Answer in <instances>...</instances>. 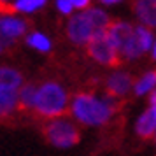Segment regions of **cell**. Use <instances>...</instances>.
<instances>
[{"label": "cell", "mask_w": 156, "mask_h": 156, "mask_svg": "<svg viewBox=\"0 0 156 156\" xmlns=\"http://www.w3.org/2000/svg\"><path fill=\"white\" fill-rule=\"evenodd\" d=\"M0 2H4V4H9V0H0Z\"/></svg>", "instance_id": "obj_25"}, {"label": "cell", "mask_w": 156, "mask_h": 156, "mask_svg": "<svg viewBox=\"0 0 156 156\" xmlns=\"http://www.w3.org/2000/svg\"><path fill=\"white\" fill-rule=\"evenodd\" d=\"M135 34H137V39H139V44L144 53H147L151 48H153V34L149 32V28L146 27H137L135 28Z\"/></svg>", "instance_id": "obj_17"}, {"label": "cell", "mask_w": 156, "mask_h": 156, "mask_svg": "<svg viewBox=\"0 0 156 156\" xmlns=\"http://www.w3.org/2000/svg\"><path fill=\"white\" fill-rule=\"evenodd\" d=\"M27 42H28V46H32L34 49L42 51V53H48V51L51 49L49 39L46 35H42V34H39V32H35V34H32V35L27 37Z\"/></svg>", "instance_id": "obj_16"}, {"label": "cell", "mask_w": 156, "mask_h": 156, "mask_svg": "<svg viewBox=\"0 0 156 156\" xmlns=\"http://www.w3.org/2000/svg\"><path fill=\"white\" fill-rule=\"evenodd\" d=\"M153 60H156V42L153 44Z\"/></svg>", "instance_id": "obj_23"}, {"label": "cell", "mask_w": 156, "mask_h": 156, "mask_svg": "<svg viewBox=\"0 0 156 156\" xmlns=\"http://www.w3.org/2000/svg\"><path fill=\"white\" fill-rule=\"evenodd\" d=\"M149 105L156 107V90H153V91H151V97H149Z\"/></svg>", "instance_id": "obj_21"}, {"label": "cell", "mask_w": 156, "mask_h": 156, "mask_svg": "<svg viewBox=\"0 0 156 156\" xmlns=\"http://www.w3.org/2000/svg\"><path fill=\"white\" fill-rule=\"evenodd\" d=\"M67 35H69V39L72 42L77 44V46H84V44H88L91 41V37L95 35V28H93L86 11L70 18V21L67 25Z\"/></svg>", "instance_id": "obj_5"}, {"label": "cell", "mask_w": 156, "mask_h": 156, "mask_svg": "<svg viewBox=\"0 0 156 156\" xmlns=\"http://www.w3.org/2000/svg\"><path fill=\"white\" fill-rule=\"evenodd\" d=\"M133 84V79L128 72H116L109 76L105 81V97L111 98H123Z\"/></svg>", "instance_id": "obj_7"}, {"label": "cell", "mask_w": 156, "mask_h": 156, "mask_svg": "<svg viewBox=\"0 0 156 156\" xmlns=\"http://www.w3.org/2000/svg\"><path fill=\"white\" fill-rule=\"evenodd\" d=\"M137 18L147 27H156V0H133Z\"/></svg>", "instance_id": "obj_10"}, {"label": "cell", "mask_w": 156, "mask_h": 156, "mask_svg": "<svg viewBox=\"0 0 156 156\" xmlns=\"http://www.w3.org/2000/svg\"><path fill=\"white\" fill-rule=\"evenodd\" d=\"M23 84V74L11 67H0V88L18 90Z\"/></svg>", "instance_id": "obj_13"}, {"label": "cell", "mask_w": 156, "mask_h": 156, "mask_svg": "<svg viewBox=\"0 0 156 156\" xmlns=\"http://www.w3.org/2000/svg\"><path fill=\"white\" fill-rule=\"evenodd\" d=\"M154 86H156V70H149L135 83L133 91H135V95L140 97V95H146L147 91H151Z\"/></svg>", "instance_id": "obj_15"}, {"label": "cell", "mask_w": 156, "mask_h": 156, "mask_svg": "<svg viewBox=\"0 0 156 156\" xmlns=\"http://www.w3.org/2000/svg\"><path fill=\"white\" fill-rule=\"evenodd\" d=\"M0 123H5V119H4V116H2V112H0Z\"/></svg>", "instance_id": "obj_24"}, {"label": "cell", "mask_w": 156, "mask_h": 156, "mask_svg": "<svg viewBox=\"0 0 156 156\" xmlns=\"http://www.w3.org/2000/svg\"><path fill=\"white\" fill-rule=\"evenodd\" d=\"M37 90L35 83H27L18 91V112H34Z\"/></svg>", "instance_id": "obj_11"}, {"label": "cell", "mask_w": 156, "mask_h": 156, "mask_svg": "<svg viewBox=\"0 0 156 156\" xmlns=\"http://www.w3.org/2000/svg\"><path fill=\"white\" fill-rule=\"evenodd\" d=\"M0 51H2V46H0Z\"/></svg>", "instance_id": "obj_27"}, {"label": "cell", "mask_w": 156, "mask_h": 156, "mask_svg": "<svg viewBox=\"0 0 156 156\" xmlns=\"http://www.w3.org/2000/svg\"><path fill=\"white\" fill-rule=\"evenodd\" d=\"M18 111V90H4L0 88V112L5 123L11 121L12 114Z\"/></svg>", "instance_id": "obj_12"}, {"label": "cell", "mask_w": 156, "mask_h": 156, "mask_svg": "<svg viewBox=\"0 0 156 156\" xmlns=\"http://www.w3.org/2000/svg\"><path fill=\"white\" fill-rule=\"evenodd\" d=\"M86 53L97 63L105 65V67H119L121 62H123L119 51L116 49V46L107 35V30L95 34L91 37V41L86 44Z\"/></svg>", "instance_id": "obj_4"}, {"label": "cell", "mask_w": 156, "mask_h": 156, "mask_svg": "<svg viewBox=\"0 0 156 156\" xmlns=\"http://www.w3.org/2000/svg\"><path fill=\"white\" fill-rule=\"evenodd\" d=\"M41 133L55 147H72L81 140V130L76 126V123L65 118H55L48 119L41 126Z\"/></svg>", "instance_id": "obj_3"}, {"label": "cell", "mask_w": 156, "mask_h": 156, "mask_svg": "<svg viewBox=\"0 0 156 156\" xmlns=\"http://www.w3.org/2000/svg\"><path fill=\"white\" fill-rule=\"evenodd\" d=\"M46 4V0H16L14 7L16 11H21V12H34L39 7H42Z\"/></svg>", "instance_id": "obj_18"}, {"label": "cell", "mask_w": 156, "mask_h": 156, "mask_svg": "<svg viewBox=\"0 0 156 156\" xmlns=\"http://www.w3.org/2000/svg\"><path fill=\"white\" fill-rule=\"evenodd\" d=\"M72 4V7H77V9H86L90 5V0H69Z\"/></svg>", "instance_id": "obj_20"}, {"label": "cell", "mask_w": 156, "mask_h": 156, "mask_svg": "<svg viewBox=\"0 0 156 156\" xmlns=\"http://www.w3.org/2000/svg\"><path fill=\"white\" fill-rule=\"evenodd\" d=\"M69 112V95L60 83L48 81L39 86L34 114L39 119H55Z\"/></svg>", "instance_id": "obj_1"}, {"label": "cell", "mask_w": 156, "mask_h": 156, "mask_svg": "<svg viewBox=\"0 0 156 156\" xmlns=\"http://www.w3.org/2000/svg\"><path fill=\"white\" fill-rule=\"evenodd\" d=\"M28 21L20 20V18H12V16H0V34L9 37V39H18L21 37L27 28H28Z\"/></svg>", "instance_id": "obj_9"}, {"label": "cell", "mask_w": 156, "mask_h": 156, "mask_svg": "<svg viewBox=\"0 0 156 156\" xmlns=\"http://www.w3.org/2000/svg\"><path fill=\"white\" fill-rule=\"evenodd\" d=\"M72 114L76 116V119L84 123L88 126H100L105 125L107 121L112 118L114 109L109 104V100H100L91 93L81 91L77 93L72 100L70 107Z\"/></svg>", "instance_id": "obj_2"}, {"label": "cell", "mask_w": 156, "mask_h": 156, "mask_svg": "<svg viewBox=\"0 0 156 156\" xmlns=\"http://www.w3.org/2000/svg\"><path fill=\"white\" fill-rule=\"evenodd\" d=\"M100 2H102V4H107V5H109V4H118V2H121V0H100Z\"/></svg>", "instance_id": "obj_22"}, {"label": "cell", "mask_w": 156, "mask_h": 156, "mask_svg": "<svg viewBox=\"0 0 156 156\" xmlns=\"http://www.w3.org/2000/svg\"><path fill=\"white\" fill-rule=\"evenodd\" d=\"M135 132L139 133L140 139H151V137H154V133H156V107L149 105V109H146L142 112V116L137 119Z\"/></svg>", "instance_id": "obj_8"}, {"label": "cell", "mask_w": 156, "mask_h": 156, "mask_svg": "<svg viewBox=\"0 0 156 156\" xmlns=\"http://www.w3.org/2000/svg\"><path fill=\"white\" fill-rule=\"evenodd\" d=\"M56 7L62 14H70L72 12V4L69 0H56Z\"/></svg>", "instance_id": "obj_19"}, {"label": "cell", "mask_w": 156, "mask_h": 156, "mask_svg": "<svg viewBox=\"0 0 156 156\" xmlns=\"http://www.w3.org/2000/svg\"><path fill=\"white\" fill-rule=\"evenodd\" d=\"M86 14H88V18H90L93 28H95V34L105 32V30L109 28L111 18H109L104 11H100V9H86Z\"/></svg>", "instance_id": "obj_14"}, {"label": "cell", "mask_w": 156, "mask_h": 156, "mask_svg": "<svg viewBox=\"0 0 156 156\" xmlns=\"http://www.w3.org/2000/svg\"><path fill=\"white\" fill-rule=\"evenodd\" d=\"M107 35L112 41V44L116 46V49L119 51L121 58H123L125 49L135 39V28L130 23H125V21H111L109 28H107Z\"/></svg>", "instance_id": "obj_6"}, {"label": "cell", "mask_w": 156, "mask_h": 156, "mask_svg": "<svg viewBox=\"0 0 156 156\" xmlns=\"http://www.w3.org/2000/svg\"><path fill=\"white\" fill-rule=\"evenodd\" d=\"M154 142H156V133H154Z\"/></svg>", "instance_id": "obj_26"}]
</instances>
